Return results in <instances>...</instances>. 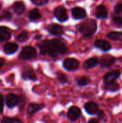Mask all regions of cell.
<instances>
[{
  "label": "cell",
  "instance_id": "6da1fadb",
  "mask_svg": "<svg viewBox=\"0 0 122 123\" xmlns=\"http://www.w3.org/2000/svg\"><path fill=\"white\" fill-rule=\"evenodd\" d=\"M67 47L65 43L58 39L47 40V54L52 58L58 55H63L67 52Z\"/></svg>",
  "mask_w": 122,
  "mask_h": 123
},
{
  "label": "cell",
  "instance_id": "7a4b0ae2",
  "mask_svg": "<svg viewBox=\"0 0 122 123\" xmlns=\"http://www.w3.org/2000/svg\"><path fill=\"white\" fill-rule=\"evenodd\" d=\"M96 29H97L96 22L92 19H88L83 22L78 27L79 31L85 37L92 36L96 32Z\"/></svg>",
  "mask_w": 122,
  "mask_h": 123
},
{
  "label": "cell",
  "instance_id": "3957f363",
  "mask_svg": "<svg viewBox=\"0 0 122 123\" xmlns=\"http://www.w3.org/2000/svg\"><path fill=\"white\" fill-rule=\"evenodd\" d=\"M36 56H37L36 50L32 46H26L23 48L19 54V58L24 60L32 59L35 58Z\"/></svg>",
  "mask_w": 122,
  "mask_h": 123
},
{
  "label": "cell",
  "instance_id": "277c9868",
  "mask_svg": "<svg viewBox=\"0 0 122 123\" xmlns=\"http://www.w3.org/2000/svg\"><path fill=\"white\" fill-rule=\"evenodd\" d=\"M63 67L67 71H75L79 66V62L75 58H67L63 61Z\"/></svg>",
  "mask_w": 122,
  "mask_h": 123
},
{
  "label": "cell",
  "instance_id": "5b68a950",
  "mask_svg": "<svg viewBox=\"0 0 122 123\" xmlns=\"http://www.w3.org/2000/svg\"><path fill=\"white\" fill-rule=\"evenodd\" d=\"M81 115V109L76 106H73L71 107L68 111V114L67 116L68 117L69 120H70L71 121H76L77 120Z\"/></svg>",
  "mask_w": 122,
  "mask_h": 123
},
{
  "label": "cell",
  "instance_id": "8992f818",
  "mask_svg": "<svg viewBox=\"0 0 122 123\" xmlns=\"http://www.w3.org/2000/svg\"><path fill=\"white\" fill-rule=\"evenodd\" d=\"M119 76H120V72L119 71H111L104 76V83H105V84L114 83L119 78Z\"/></svg>",
  "mask_w": 122,
  "mask_h": 123
},
{
  "label": "cell",
  "instance_id": "52a82bcc",
  "mask_svg": "<svg viewBox=\"0 0 122 123\" xmlns=\"http://www.w3.org/2000/svg\"><path fill=\"white\" fill-rule=\"evenodd\" d=\"M55 17L60 22H65L68 19V14L65 8L63 6H59L55 11Z\"/></svg>",
  "mask_w": 122,
  "mask_h": 123
},
{
  "label": "cell",
  "instance_id": "ba28073f",
  "mask_svg": "<svg viewBox=\"0 0 122 123\" xmlns=\"http://www.w3.org/2000/svg\"><path fill=\"white\" fill-rule=\"evenodd\" d=\"M84 108H85V110L86 111V112L89 115H97L99 111V105L94 102H87L85 105Z\"/></svg>",
  "mask_w": 122,
  "mask_h": 123
},
{
  "label": "cell",
  "instance_id": "9c48e42d",
  "mask_svg": "<svg viewBox=\"0 0 122 123\" xmlns=\"http://www.w3.org/2000/svg\"><path fill=\"white\" fill-rule=\"evenodd\" d=\"M19 102V97L14 94H9L6 97V103L9 108L15 107Z\"/></svg>",
  "mask_w": 122,
  "mask_h": 123
},
{
  "label": "cell",
  "instance_id": "30bf717a",
  "mask_svg": "<svg viewBox=\"0 0 122 123\" xmlns=\"http://www.w3.org/2000/svg\"><path fill=\"white\" fill-rule=\"evenodd\" d=\"M47 29L48 32L53 35H60L63 32V27L57 24H50L47 26Z\"/></svg>",
  "mask_w": 122,
  "mask_h": 123
},
{
  "label": "cell",
  "instance_id": "8fae6325",
  "mask_svg": "<svg viewBox=\"0 0 122 123\" xmlns=\"http://www.w3.org/2000/svg\"><path fill=\"white\" fill-rule=\"evenodd\" d=\"M94 45L96 48H100L104 51H109L111 49V45L109 42L104 40H97L95 41Z\"/></svg>",
  "mask_w": 122,
  "mask_h": 123
},
{
  "label": "cell",
  "instance_id": "7c38bea8",
  "mask_svg": "<svg viewBox=\"0 0 122 123\" xmlns=\"http://www.w3.org/2000/svg\"><path fill=\"white\" fill-rule=\"evenodd\" d=\"M45 107L44 104H37V103H31L27 107V112L28 115H33L40 110H41L43 107Z\"/></svg>",
  "mask_w": 122,
  "mask_h": 123
},
{
  "label": "cell",
  "instance_id": "4fadbf2b",
  "mask_svg": "<svg viewBox=\"0 0 122 123\" xmlns=\"http://www.w3.org/2000/svg\"><path fill=\"white\" fill-rule=\"evenodd\" d=\"M116 61V58L110 55H104L100 61L101 66L103 67H110L112 66L114 62Z\"/></svg>",
  "mask_w": 122,
  "mask_h": 123
},
{
  "label": "cell",
  "instance_id": "5bb4252c",
  "mask_svg": "<svg viewBox=\"0 0 122 123\" xmlns=\"http://www.w3.org/2000/svg\"><path fill=\"white\" fill-rule=\"evenodd\" d=\"M96 17L97 18H102V19H106L108 17V12L104 5H99L96 7Z\"/></svg>",
  "mask_w": 122,
  "mask_h": 123
},
{
  "label": "cell",
  "instance_id": "9a60e30c",
  "mask_svg": "<svg viewBox=\"0 0 122 123\" xmlns=\"http://www.w3.org/2000/svg\"><path fill=\"white\" fill-rule=\"evenodd\" d=\"M72 15L76 19H81L86 16V11L81 7H75L72 9Z\"/></svg>",
  "mask_w": 122,
  "mask_h": 123
},
{
  "label": "cell",
  "instance_id": "2e32d148",
  "mask_svg": "<svg viewBox=\"0 0 122 123\" xmlns=\"http://www.w3.org/2000/svg\"><path fill=\"white\" fill-rule=\"evenodd\" d=\"M17 50H18V45L14 43H9L4 46V51L6 54L8 55L14 53Z\"/></svg>",
  "mask_w": 122,
  "mask_h": 123
},
{
  "label": "cell",
  "instance_id": "e0dca14e",
  "mask_svg": "<svg viewBox=\"0 0 122 123\" xmlns=\"http://www.w3.org/2000/svg\"><path fill=\"white\" fill-rule=\"evenodd\" d=\"M12 9L17 14H22L25 11V5L22 1H16L12 5Z\"/></svg>",
  "mask_w": 122,
  "mask_h": 123
},
{
  "label": "cell",
  "instance_id": "ac0fdd59",
  "mask_svg": "<svg viewBox=\"0 0 122 123\" xmlns=\"http://www.w3.org/2000/svg\"><path fill=\"white\" fill-rule=\"evenodd\" d=\"M99 63V59L97 58H91L88 59L87 61H86L83 63V68L86 69H89V68H92L93 67H95L96 66H97Z\"/></svg>",
  "mask_w": 122,
  "mask_h": 123
},
{
  "label": "cell",
  "instance_id": "d6986e66",
  "mask_svg": "<svg viewBox=\"0 0 122 123\" xmlns=\"http://www.w3.org/2000/svg\"><path fill=\"white\" fill-rule=\"evenodd\" d=\"M10 38V32L7 27H0V42L8 40Z\"/></svg>",
  "mask_w": 122,
  "mask_h": 123
},
{
  "label": "cell",
  "instance_id": "ffe728a7",
  "mask_svg": "<svg viewBox=\"0 0 122 123\" xmlns=\"http://www.w3.org/2000/svg\"><path fill=\"white\" fill-rule=\"evenodd\" d=\"M22 78L26 80L27 79V80H33V81L37 80L36 75H35L34 71L31 68L27 69L22 73Z\"/></svg>",
  "mask_w": 122,
  "mask_h": 123
},
{
  "label": "cell",
  "instance_id": "44dd1931",
  "mask_svg": "<svg viewBox=\"0 0 122 123\" xmlns=\"http://www.w3.org/2000/svg\"><path fill=\"white\" fill-rule=\"evenodd\" d=\"M29 18L31 21H36L41 18V14L38 9H33L29 13Z\"/></svg>",
  "mask_w": 122,
  "mask_h": 123
},
{
  "label": "cell",
  "instance_id": "7402d4cb",
  "mask_svg": "<svg viewBox=\"0 0 122 123\" xmlns=\"http://www.w3.org/2000/svg\"><path fill=\"white\" fill-rule=\"evenodd\" d=\"M108 37L114 40H119L122 41V32H111L107 35Z\"/></svg>",
  "mask_w": 122,
  "mask_h": 123
},
{
  "label": "cell",
  "instance_id": "603a6c76",
  "mask_svg": "<svg viewBox=\"0 0 122 123\" xmlns=\"http://www.w3.org/2000/svg\"><path fill=\"white\" fill-rule=\"evenodd\" d=\"M1 123H23V122L16 117H4Z\"/></svg>",
  "mask_w": 122,
  "mask_h": 123
},
{
  "label": "cell",
  "instance_id": "cb8c5ba5",
  "mask_svg": "<svg viewBox=\"0 0 122 123\" xmlns=\"http://www.w3.org/2000/svg\"><path fill=\"white\" fill-rule=\"evenodd\" d=\"M105 88L106 89V90H109L111 92H115V91H117L118 89H119V85L117 83L114 82L111 84H106Z\"/></svg>",
  "mask_w": 122,
  "mask_h": 123
},
{
  "label": "cell",
  "instance_id": "d4e9b609",
  "mask_svg": "<svg viewBox=\"0 0 122 123\" xmlns=\"http://www.w3.org/2000/svg\"><path fill=\"white\" fill-rule=\"evenodd\" d=\"M28 38V34L27 32L26 31H23L21 33H19L18 35V36L17 37V40H18L19 42H24Z\"/></svg>",
  "mask_w": 122,
  "mask_h": 123
},
{
  "label": "cell",
  "instance_id": "484cf974",
  "mask_svg": "<svg viewBox=\"0 0 122 123\" xmlns=\"http://www.w3.org/2000/svg\"><path fill=\"white\" fill-rule=\"evenodd\" d=\"M12 17V14L9 11L4 10L2 12V14L0 15V20H6H6H9V19H11Z\"/></svg>",
  "mask_w": 122,
  "mask_h": 123
},
{
  "label": "cell",
  "instance_id": "4316f807",
  "mask_svg": "<svg viewBox=\"0 0 122 123\" xmlns=\"http://www.w3.org/2000/svg\"><path fill=\"white\" fill-rule=\"evenodd\" d=\"M90 82V80L86 78V77H81L78 81L77 83L79 86H86L87 84H88V83Z\"/></svg>",
  "mask_w": 122,
  "mask_h": 123
},
{
  "label": "cell",
  "instance_id": "83f0119b",
  "mask_svg": "<svg viewBox=\"0 0 122 123\" xmlns=\"http://www.w3.org/2000/svg\"><path fill=\"white\" fill-rule=\"evenodd\" d=\"M113 20L116 24L119 25H122V14L114 16L113 18Z\"/></svg>",
  "mask_w": 122,
  "mask_h": 123
},
{
  "label": "cell",
  "instance_id": "f1b7e54d",
  "mask_svg": "<svg viewBox=\"0 0 122 123\" xmlns=\"http://www.w3.org/2000/svg\"><path fill=\"white\" fill-rule=\"evenodd\" d=\"M58 80L61 82V83H67L68 82V78L66 76L65 74H60L58 76Z\"/></svg>",
  "mask_w": 122,
  "mask_h": 123
},
{
  "label": "cell",
  "instance_id": "f546056e",
  "mask_svg": "<svg viewBox=\"0 0 122 123\" xmlns=\"http://www.w3.org/2000/svg\"><path fill=\"white\" fill-rule=\"evenodd\" d=\"M32 2L37 6H42L48 2L49 0H31Z\"/></svg>",
  "mask_w": 122,
  "mask_h": 123
},
{
  "label": "cell",
  "instance_id": "4dcf8cb0",
  "mask_svg": "<svg viewBox=\"0 0 122 123\" xmlns=\"http://www.w3.org/2000/svg\"><path fill=\"white\" fill-rule=\"evenodd\" d=\"M114 11L116 14H120L122 12V3H119L114 7Z\"/></svg>",
  "mask_w": 122,
  "mask_h": 123
},
{
  "label": "cell",
  "instance_id": "1f68e13d",
  "mask_svg": "<svg viewBox=\"0 0 122 123\" xmlns=\"http://www.w3.org/2000/svg\"><path fill=\"white\" fill-rule=\"evenodd\" d=\"M4 110V96L2 94H0V114L3 112Z\"/></svg>",
  "mask_w": 122,
  "mask_h": 123
},
{
  "label": "cell",
  "instance_id": "d6a6232c",
  "mask_svg": "<svg viewBox=\"0 0 122 123\" xmlns=\"http://www.w3.org/2000/svg\"><path fill=\"white\" fill-rule=\"evenodd\" d=\"M25 102H26V101H25V98H24V97L21 96L20 97H19V102H18V105H19V106H20V107H21V108H22V107H23L24 106Z\"/></svg>",
  "mask_w": 122,
  "mask_h": 123
},
{
  "label": "cell",
  "instance_id": "836d02e7",
  "mask_svg": "<svg viewBox=\"0 0 122 123\" xmlns=\"http://www.w3.org/2000/svg\"><path fill=\"white\" fill-rule=\"evenodd\" d=\"M98 117L100 120H103L104 117H105V115H104V112L101 110H99V112H98Z\"/></svg>",
  "mask_w": 122,
  "mask_h": 123
},
{
  "label": "cell",
  "instance_id": "e575fe53",
  "mask_svg": "<svg viewBox=\"0 0 122 123\" xmlns=\"http://www.w3.org/2000/svg\"><path fill=\"white\" fill-rule=\"evenodd\" d=\"M4 59L0 58V68L4 66Z\"/></svg>",
  "mask_w": 122,
  "mask_h": 123
},
{
  "label": "cell",
  "instance_id": "d590c367",
  "mask_svg": "<svg viewBox=\"0 0 122 123\" xmlns=\"http://www.w3.org/2000/svg\"><path fill=\"white\" fill-rule=\"evenodd\" d=\"M88 123H98V121L97 120H94V119H91V120H90Z\"/></svg>",
  "mask_w": 122,
  "mask_h": 123
},
{
  "label": "cell",
  "instance_id": "8d00e7d4",
  "mask_svg": "<svg viewBox=\"0 0 122 123\" xmlns=\"http://www.w3.org/2000/svg\"><path fill=\"white\" fill-rule=\"evenodd\" d=\"M0 9H1V4H0Z\"/></svg>",
  "mask_w": 122,
  "mask_h": 123
}]
</instances>
